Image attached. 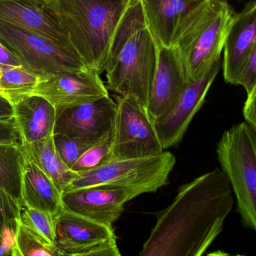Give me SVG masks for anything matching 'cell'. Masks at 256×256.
Instances as JSON below:
<instances>
[{
	"mask_svg": "<svg viewBox=\"0 0 256 256\" xmlns=\"http://www.w3.org/2000/svg\"><path fill=\"white\" fill-rule=\"evenodd\" d=\"M22 147L27 157L52 180L61 193L78 177V173L63 162L56 150L54 135L31 144H22Z\"/></svg>",
	"mask_w": 256,
	"mask_h": 256,
	"instance_id": "obj_20",
	"label": "cell"
},
{
	"mask_svg": "<svg viewBox=\"0 0 256 256\" xmlns=\"http://www.w3.org/2000/svg\"><path fill=\"white\" fill-rule=\"evenodd\" d=\"M116 104L110 96L56 111L54 133L98 141L112 130Z\"/></svg>",
	"mask_w": 256,
	"mask_h": 256,
	"instance_id": "obj_13",
	"label": "cell"
},
{
	"mask_svg": "<svg viewBox=\"0 0 256 256\" xmlns=\"http://www.w3.org/2000/svg\"><path fill=\"white\" fill-rule=\"evenodd\" d=\"M2 243V240H1V239H0V248H1Z\"/></svg>",
	"mask_w": 256,
	"mask_h": 256,
	"instance_id": "obj_35",
	"label": "cell"
},
{
	"mask_svg": "<svg viewBox=\"0 0 256 256\" xmlns=\"http://www.w3.org/2000/svg\"><path fill=\"white\" fill-rule=\"evenodd\" d=\"M234 197L220 168L180 186L156 222L140 256H201L222 232Z\"/></svg>",
	"mask_w": 256,
	"mask_h": 256,
	"instance_id": "obj_1",
	"label": "cell"
},
{
	"mask_svg": "<svg viewBox=\"0 0 256 256\" xmlns=\"http://www.w3.org/2000/svg\"><path fill=\"white\" fill-rule=\"evenodd\" d=\"M0 45L38 77L88 68L69 47L30 30L0 22Z\"/></svg>",
	"mask_w": 256,
	"mask_h": 256,
	"instance_id": "obj_7",
	"label": "cell"
},
{
	"mask_svg": "<svg viewBox=\"0 0 256 256\" xmlns=\"http://www.w3.org/2000/svg\"><path fill=\"white\" fill-rule=\"evenodd\" d=\"M12 255L60 256L56 249L18 222Z\"/></svg>",
	"mask_w": 256,
	"mask_h": 256,
	"instance_id": "obj_25",
	"label": "cell"
},
{
	"mask_svg": "<svg viewBox=\"0 0 256 256\" xmlns=\"http://www.w3.org/2000/svg\"><path fill=\"white\" fill-rule=\"evenodd\" d=\"M55 246L60 256L121 255L112 226L64 209L56 216Z\"/></svg>",
	"mask_w": 256,
	"mask_h": 256,
	"instance_id": "obj_9",
	"label": "cell"
},
{
	"mask_svg": "<svg viewBox=\"0 0 256 256\" xmlns=\"http://www.w3.org/2000/svg\"><path fill=\"white\" fill-rule=\"evenodd\" d=\"M0 22L30 30L70 48L43 0H0Z\"/></svg>",
	"mask_w": 256,
	"mask_h": 256,
	"instance_id": "obj_17",
	"label": "cell"
},
{
	"mask_svg": "<svg viewBox=\"0 0 256 256\" xmlns=\"http://www.w3.org/2000/svg\"><path fill=\"white\" fill-rule=\"evenodd\" d=\"M243 115L245 121L256 132V87L254 92L246 98L244 105Z\"/></svg>",
	"mask_w": 256,
	"mask_h": 256,
	"instance_id": "obj_30",
	"label": "cell"
},
{
	"mask_svg": "<svg viewBox=\"0 0 256 256\" xmlns=\"http://www.w3.org/2000/svg\"><path fill=\"white\" fill-rule=\"evenodd\" d=\"M0 65L6 69L14 66H22L18 59L12 55L6 48H3L1 45H0Z\"/></svg>",
	"mask_w": 256,
	"mask_h": 256,
	"instance_id": "obj_31",
	"label": "cell"
},
{
	"mask_svg": "<svg viewBox=\"0 0 256 256\" xmlns=\"http://www.w3.org/2000/svg\"><path fill=\"white\" fill-rule=\"evenodd\" d=\"M115 97L116 112L112 128V160L147 157L162 153L164 150L154 123L146 109L132 96L117 95Z\"/></svg>",
	"mask_w": 256,
	"mask_h": 256,
	"instance_id": "obj_8",
	"label": "cell"
},
{
	"mask_svg": "<svg viewBox=\"0 0 256 256\" xmlns=\"http://www.w3.org/2000/svg\"><path fill=\"white\" fill-rule=\"evenodd\" d=\"M189 81L176 48L158 47V64L146 109L154 123L171 111Z\"/></svg>",
	"mask_w": 256,
	"mask_h": 256,
	"instance_id": "obj_14",
	"label": "cell"
},
{
	"mask_svg": "<svg viewBox=\"0 0 256 256\" xmlns=\"http://www.w3.org/2000/svg\"><path fill=\"white\" fill-rule=\"evenodd\" d=\"M206 0H140L146 26L158 47L172 48L180 24Z\"/></svg>",
	"mask_w": 256,
	"mask_h": 256,
	"instance_id": "obj_16",
	"label": "cell"
},
{
	"mask_svg": "<svg viewBox=\"0 0 256 256\" xmlns=\"http://www.w3.org/2000/svg\"><path fill=\"white\" fill-rule=\"evenodd\" d=\"M256 42V2L234 15L224 44L222 62L226 82L238 85Z\"/></svg>",
	"mask_w": 256,
	"mask_h": 256,
	"instance_id": "obj_15",
	"label": "cell"
},
{
	"mask_svg": "<svg viewBox=\"0 0 256 256\" xmlns=\"http://www.w3.org/2000/svg\"><path fill=\"white\" fill-rule=\"evenodd\" d=\"M20 204L0 188V255H12Z\"/></svg>",
	"mask_w": 256,
	"mask_h": 256,
	"instance_id": "obj_23",
	"label": "cell"
},
{
	"mask_svg": "<svg viewBox=\"0 0 256 256\" xmlns=\"http://www.w3.org/2000/svg\"><path fill=\"white\" fill-rule=\"evenodd\" d=\"M4 68H3L2 66H1V65H0V75H2V72L4 70Z\"/></svg>",
	"mask_w": 256,
	"mask_h": 256,
	"instance_id": "obj_33",
	"label": "cell"
},
{
	"mask_svg": "<svg viewBox=\"0 0 256 256\" xmlns=\"http://www.w3.org/2000/svg\"><path fill=\"white\" fill-rule=\"evenodd\" d=\"M26 160L22 144H0V188L13 197L20 206Z\"/></svg>",
	"mask_w": 256,
	"mask_h": 256,
	"instance_id": "obj_21",
	"label": "cell"
},
{
	"mask_svg": "<svg viewBox=\"0 0 256 256\" xmlns=\"http://www.w3.org/2000/svg\"><path fill=\"white\" fill-rule=\"evenodd\" d=\"M88 69L104 72L112 39L132 0H43Z\"/></svg>",
	"mask_w": 256,
	"mask_h": 256,
	"instance_id": "obj_3",
	"label": "cell"
},
{
	"mask_svg": "<svg viewBox=\"0 0 256 256\" xmlns=\"http://www.w3.org/2000/svg\"><path fill=\"white\" fill-rule=\"evenodd\" d=\"M238 85L242 86L246 90V96L254 92L256 87V42L246 60L244 68L239 78Z\"/></svg>",
	"mask_w": 256,
	"mask_h": 256,
	"instance_id": "obj_28",
	"label": "cell"
},
{
	"mask_svg": "<svg viewBox=\"0 0 256 256\" xmlns=\"http://www.w3.org/2000/svg\"><path fill=\"white\" fill-rule=\"evenodd\" d=\"M234 15L228 3L206 0L180 24L173 47L188 79L202 76L220 59Z\"/></svg>",
	"mask_w": 256,
	"mask_h": 256,
	"instance_id": "obj_4",
	"label": "cell"
},
{
	"mask_svg": "<svg viewBox=\"0 0 256 256\" xmlns=\"http://www.w3.org/2000/svg\"><path fill=\"white\" fill-rule=\"evenodd\" d=\"M0 144H22L14 117L0 120Z\"/></svg>",
	"mask_w": 256,
	"mask_h": 256,
	"instance_id": "obj_29",
	"label": "cell"
},
{
	"mask_svg": "<svg viewBox=\"0 0 256 256\" xmlns=\"http://www.w3.org/2000/svg\"><path fill=\"white\" fill-rule=\"evenodd\" d=\"M140 194L132 189L94 186L62 192L63 209L112 226L124 211V204Z\"/></svg>",
	"mask_w": 256,
	"mask_h": 256,
	"instance_id": "obj_12",
	"label": "cell"
},
{
	"mask_svg": "<svg viewBox=\"0 0 256 256\" xmlns=\"http://www.w3.org/2000/svg\"><path fill=\"white\" fill-rule=\"evenodd\" d=\"M112 130L104 135L92 145L74 164L72 170L74 172H85L108 163L111 159Z\"/></svg>",
	"mask_w": 256,
	"mask_h": 256,
	"instance_id": "obj_26",
	"label": "cell"
},
{
	"mask_svg": "<svg viewBox=\"0 0 256 256\" xmlns=\"http://www.w3.org/2000/svg\"><path fill=\"white\" fill-rule=\"evenodd\" d=\"M97 141L68 136L66 134H54V142L56 150L58 152L63 162L70 169H72L80 156Z\"/></svg>",
	"mask_w": 256,
	"mask_h": 256,
	"instance_id": "obj_27",
	"label": "cell"
},
{
	"mask_svg": "<svg viewBox=\"0 0 256 256\" xmlns=\"http://www.w3.org/2000/svg\"><path fill=\"white\" fill-rule=\"evenodd\" d=\"M216 154L242 224L256 233V132L246 122L234 125L222 134Z\"/></svg>",
	"mask_w": 256,
	"mask_h": 256,
	"instance_id": "obj_5",
	"label": "cell"
},
{
	"mask_svg": "<svg viewBox=\"0 0 256 256\" xmlns=\"http://www.w3.org/2000/svg\"><path fill=\"white\" fill-rule=\"evenodd\" d=\"M13 105L0 93V120L14 117Z\"/></svg>",
	"mask_w": 256,
	"mask_h": 256,
	"instance_id": "obj_32",
	"label": "cell"
},
{
	"mask_svg": "<svg viewBox=\"0 0 256 256\" xmlns=\"http://www.w3.org/2000/svg\"><path fill=\"white\" fill-rule=\"evenodd\" d=\"M38 77L22 66H14L0 75V93L12 105L32 95Z\"/></svg>",
	"mask_w": 256,
	"mask_h": 256,
	"instance_id": "obj_22",
	"label": "cell"
},
{
	"mask_svg": "<svg viewBox=\"0 0 256 256\" xmlns=\"http://www.w3.org/2000/svg\"><path fill=\"white\" fill-rule=\"evenodd\" d=\"M14 117L22 144L52 136L56 121L55 107L42 96L31 95L14 104Z\"/></svg>",
	"mask_w": 256,
	"mask_h": 256,
	"instance_id": "obj_18",
	"label": "cell"
},
{
	"mask_svg": "<svg viewBox=\"0 0 256 256\" xmlns=\"http://www.w3.org/2000/svg\"><path fill=\"white\" fill-rule=\"evenodd\" d=\"M19 222L56 248V216L54 215L22 204L20 209Z\"/></svg>",
	"mask_w": 256,
	"mask_h": 256,
	"instance_id": "obj_24",
	"label": "cell"
},
{
	"mask_svg": "<svg viewBox=\"0 0 256 256\" xmlns=\"http://www.w3.org/2000/svg\"><path fill=\"white\" fill-rule=\"evenodd\" d=\"M218 1L226 2V3H228V0H218Z\"/></svg>",
	"mask_w": 256,
	"mask_h": 256,
	"instance_id": "obj_34",
	"label": "cell"
},
{
	"mask_svg": "<svg viewBox=\"0 0 256 256\" xmlns=\"http://www.w3.org/2000/svg\"><path fill=\"white\" fill-rule=\"evenodd\" d=\"M176 163L174 155L166 150L147 157L110 161L98 168L80 173L64 191L112 186L132 189L140 195L155 192L168 183Z\"/></svg>",
	"mask_w": 256,
	"mask_h": 256,
	"instance_id": "obj_6",
	"label": "cell"
},
{
	"mask_svg": "<svg viewBox=\"0 0 256 256\" xmlns=\"http://www.w3.org/2000/svg\"><path fill=\"white\" fill-rule=\"evenodd\" d=\"M22 204L54 216L63 210L61 192L52 180L28 157L22 177Z\"/></svg>",
	"mask_w": 256,
	"mask_h": 256,
	"instance_id": "obj_19",
	"label": "cell"
},
{
	"mask_svg": "<svg viewBox=\"0 0 256 256\" xmlns=\"http://www.w3.org/2000/svg\"><path fill=\"white\" fill-rule=\"evenodd\" d=\"M158 46L144 21L140 0H132L112 39L106 87L134 97L147 109L158 64Z\"/></svg>",
	"mask_w": 256,
	"mask_h": 256,
	"instance_id": "obj_2",
	"label": "cell"
},
{
	"mask_svg": "<svg viewBox=\"0 0 256 256\" xmlns=\"http://www.w3.org/2000/svg\"><path fill=\"white\" fill-rule=\"evenodd\" d=\"M32 95L44 98L56 111L110 96L100 75L90 69L39 77Z\"/></svg>",
	"mask_w": 256,
	"mask_h": 256,
	"instance_id": "obj_10",
	"label": "cell"
},
{
	"mask_svg": "<svg viewBox=\"0 0 256 256\" xmlns=\"http://www.w3.org/2000/svg\"><path fill=\"white\" fill-rule=\"evenodd\" d=\"M220 67V59L202 76L190 80L171 111L155 122L164 150L178 145L183 140L191 121L202 106Z\"/></svg>",
	"mask_w": 256,
	"mask_h": 256,
	"instance_id": "obj_11",
	"label": "cell"
}]
</instances>
